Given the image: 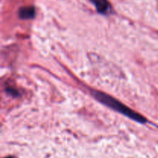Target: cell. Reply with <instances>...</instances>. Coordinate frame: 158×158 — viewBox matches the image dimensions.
<instances>
[{
  "mask_svg": "<svg viewBox=\"0 0 158 158\" xmlns=\"http://www.w3.org/2000/svg\"><path fill=\"white\" fill-rule=\"evenodd\" d=\"M94 96L96 98L101 102L102 103L105 104L106 106H109V107L112 108L114 110L117 111V112L120 113V114H123V115L127 116L129 118L132 119V120H136V121L139 122V123H145L146 122V119L143 117V116L140 115L137 113L134 112L131 109L128 108L123 103L119 102L114 97H110V96L105 94L102 92H96L94 93Z\"/></svg>",
  "mask_w": 158,
  "mask_h": 158,
  "instance_id": "6da1fadb",
  "label": "cell"
},
{
  "mask_svg": "<svg viewBox=\"0 0 158 158\" xmlns=\"http://www.w3.org/2000/svg\"><path fill=\"white\" fill-rule=\"evenodd\" d=\"M100 13L106 14L110 10V5L107 0H91Z\"/></svg>",
  "mask_w": 158,
  "mask_h": 158,
  "instance_id": "7a4b0ae2",
  "label": "cell"
},
{
  "mask_svg": "<svg viewBox=\"0 0 158 158\" xmlns=\"http://www.w3.org/2000/svg\"><path fill=\"white\" fill-rule=\"evenodd\" d=\"M19 16L21 19H32L35 16V9L32 6H27V7H23L20 9L19 12Z\"/></svg>",
  "mask_w": 158,
  "mask_h": 158,
  "instance_id": "3957f363",
  "label": "cell"
},
{
  "mask_svg": "<svg viewBox=\"0 0 158 158\" xmlns=\"http://www.w3.org/2000/svg\"><path fill=\"white\" fill-rule=\"evenodd\" d=\"M5 158H14V157H5Z\"/></svg>",
  "mask_w": 158,
  "mask_h": 158,
  "instance_id": "277c9868",
  "label": "cell"
}]
</instances>
